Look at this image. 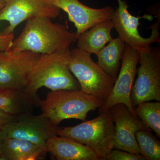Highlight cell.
Listing matches in <instances>:
<instances>
[{"mask_svg": "<svg viewBox=\"0 0 160 160\" xmlns=\"http://www.w3.org/2000/svg\"><path fill=\"white\" fill-rule=\"evenodd\" d=\"M126 49V43L118 37L112 39L108 45L97 55V64L115 81Z\"/></svg>", "mask_w": 160, "mask_h": 160, "instance_id": "obj_17", "label": "cell"}, {"mask_svg": "<svg viewBox=\"0 0 160 160\" xmlns=\"http://www.w3.org/2000/svg\"><path fill=\"white\" fill-rule=\"evenodd\" d=\"M61 10L50 0H6L0 11V22L7 21L9 26L2 32L13 33L21 23L32 18L46 17L54 19L58 17Z\"/></svg>", "mask_w": 160, "mask_h": 160, "instance_id": "obj_11", "label": "cell"}, {"mask_svg": "<svg viewBox=\"0 0 160 160\" xmlns=\"http://www.w3.org/2000/svg\"><path fill=\"white\" fill-rule=\"evenodd\" d=\"M114 29L111 20L96 24L78 37L77 48L96 55L112 39L111 31Z\"/></svg>", "mask_w": 160, "mask_h": 160, "instance_id": "obj_15", "label": "cell"}, {"mask_svg": "<svg viewBox=\"0 0 160 160\" xmlns=\"http://www.w3.org/2000/svg\"><path fill=\"white\" fill-rule=\"evenodd\" d=\"M41 54L30 51H0V89L23 91Z\"/></svg>", "mask_w": 160, "mask_h": 160, "instance_id": "obj_10", "label": "cell"}, {"mask_svg": "<svg viewBox=\"0 0 160 160\" xmlns=\"http://www.w3.org/2000/svg\"><path fill=\"white\" fill-rule=\"evenodd\" d=\"M75 32L46 17L27 20L21 34L13 39L9 51H28L39 54L68 51L77 41Z\"/></svg>", "mask_w": 160, "mask_h": 160, "instance_id": "obj_1", "label": "cell"}, {"mask_svg": "<svg viewBox=\"0 0 160 160\" xmlns=\"http://www.w3.org/2000/svg\"><path fill=\"white\" fill-rule=\"evenodd\" d=\"M35 106L32 100L22 90L0 89V110L18 116L32 113Z\"/></svg>", "mask_w": 160, "mask_h": 160, "instance_id": "obj_18", "label": "cell"}, {"mask_svg": "<svg viewBox=\"0 0 160 160\" xmlns=\"http://www.w3.org/2000/svg\"><path fill=\"white\" fill-rule=\"evenodd\" d=\"M68 66L80 89L103 103L109 97L115 83L112 78L92 59L91 54L78 48L69 50Z\"/></svg>", "mask_w": 160, "mask_h": 160, "instance_id": "obj_5", "label": "cell"}, {"mask_svg": "<svg viewBox=\"0 0 160 160\" xmlns=\"http://www.w3.org/2000/svg\"><path fill=\"white\" fill-rule=\"evenodd\" d=\"M59 128L42 113L39 115L26 113L18 116L2 131L5 138L26 140L47 149L46 142L53 136L58 135Z\"/></svg>", "mask_w": 160, "mask_h": 160, "instance_id": "obj_9", "label": "cell"}, {"mask_svg": "<svg viewBox=\"0 0 160 160\" xmlns=\"http://www.w3.org/2000/svg\"><path fill=\"white\" fill-rule=\"evenodd\" d=\"M114 133V122L109 110L77 126L60 128L58 135L71 138L88 146L99 160H106L113 149Z\"/></svg>", "mask_w": 160, "mask_h": 160, "instance_id": "obj_4", "label": "cell"}, {"mask_svg": "<svg viewBox=\"0 0 160 160\" xmlns=\"http://www.w3.org/2000/svg\"><path fill=\"white\" fill-rule=\"evenodd\" d=\"M5 138L2 130H0V160H6L2 152V146Z\"/></svg>", "mask_w": 160, "mask_h": 160, "instance_id": "obj_24", "label": "cell"}, {"mask_svg": "<svg viewBox=\"0 0 160 160\" xmlns=\"http://www.w3.org/2000/svg\"><path fill=\"white\" fill-rule=\"evenodd\" d=\"M6 0H0V11L2 9L6 4Z\"/></svg>", "mask_w": 160, "mask_h": 160, "instance_id": "obj_25", "label": "cell"}, {"mask_svg": "<svg viewBox=\"0 0 160 160\" xmlns=\"http://www.w3.org/2000/svg\"><path fill=\"white\" fill-rule=\"evenodd\" d=\"M115 126L113 149L140 154L136 133L142 129H150L130 113L127 106L118 104L110 108Z\"/></svg>", "mask_w": 160, "mask_h": 160, "instance_id": "obj_12", "label": "cell"}, {"mask_svg": "<svg viewBox=\"0 0 160 160\" xmlns=\"http://www.w3.org/2000/svg\"><path fill=\"white\" fill-rule=\"evenodd\" d=\"M140 154L145 160H160V142L150 129H142L136 133Z\"/></svg>", "mask_w": 160, "mask_h": 160, "instance_id": "obj_20", "label": "cell"}, {"mask_svg": "<svg viewBox=\"0 0 160 160\" xmlns=\"http://www.w3.org/2000/svg\"><path fill=\"white\" fill-rule=\"evenodd\" d=\"M69 50L41 54L35 63L23 92L35 107H39L41 99L37 92L42 87H46L52 91L80 89L78 82L68 66Z\"/></svg>", "mask_w": 160, "mask_h": 160, "instance_id": "obj_2", "label": "cell"}, {"mask_svg": "<svg viewBox=\"0 0 160 160\" xmlns=\"http://www.w3.org/2000/svg\"><path fill=\"white\" fill-rule=\"evenodd\" d=\"M17 117L0 110V130H3L8 124L16 119Z\"/></svg>", "mask_w": 160, "mask_h": 160, "instance_id": "obj_23", "label": "cell"}, {"mask_svg": "<svg viewBox=\"0 0 160 160\" xmlns=\"http://www.w3.org/2000/svg\"><path fill=\"white\" fill-rule=\"evenodd\" d=\"M46 148L58 160H99L88 146L66 137L53 136L46 142Z\"/></svg>", "mask_w": 160, "mask_h": 160, "instance_id": "obj_14", "label": "cell"}, {"mask_svg": "<svg viewBox=\"0 0 160 160\" xmlns=\"http://www.w3.org/2000/svg\"><path fill=\"white\" fill-rule=\"evenodd\" d=\"M117 1L118 6L114 9L111 20L121 39L138 51L151 46L152 43L160 42V18L156 23L150 27L151 36L149 38H143L138 29L140 25L139 21L144 18L151 20L152 16L146 15L142 17H135L128 11L129 6L126 0Z\"/></svg>", "mask_w": 160, "mask_h": 160, "instance_id": "obj_7", "label": "cell"}, {"mask_svg": "<svg viewBox=\"0 0 160 160\" xmlns=\"http://www.w3.org/2000/svg\"><path fill=\"white\" fill-rule=\"evenodd\" d=\"M13 39V33L7 34L2 32L0 33V51H9L12 46Z\"/></svg>", "mask_w": 160, "mask_h": 160, "instance_id": "obj_22", "label": "cell"}, {"mask_svg": "<svg viewBox=\"0 0 160 160\" xmlns=\"http://www.w3.org/2000/svg\"><path fill=\"white\" fill-rule=\"evenodd\" d=\"M106 160H145L140 154H134L127 151L115 149L111 150L106 158Z\"/></svg>", "mask_w": 160, "mask_h": 160, "instance_id": "obj_21", "label": "cell"}, {"mask_svg": "<svg viewBox=\"0 0 160 160\" xmlns=\"http://www.w3.org/2000/svg\"><path fill=\"white\" fill-rule=\"evenodd\" d=\"M52 3L68 14L70 22L76 28L78 37L100 22L111 20L114 9L110 6L100 9L91 8L79 0H50Z\"/></svg>", "mask_w": 160, "mask_h": 160, "instance_id": "obj_13", "label": "cell"}, {"mask_svg": "<svg viewBox=\"0 0 160 160\" xmlns=\"http://www.w3.org/2000/svg\"><path fill=\"white\" fill-rule=\"evenodd\" d=\"M134 108L137 117L139 118L146 128L151 129L160 138V102H145Z\"/></svg>", "mask_w": 160, "mask_h": 160, "instance_id": "obj_19", "label": "cell"}, {"mask_svg": "<svg viewBox=\"0 0 160 160\" xmlns=\"http://www.w3.org/2000/svg\"><path fill=\"white\" fill-rule=\"evenodd\" d=\"M139 52L128 44L122 58V65L111 93L100 107L99 113L107 112L112 106L123 104L127 106L130 113L137 117L131 102V92L137 71Z\"/></svg>", "mask_w": 160, "mask_h": 160, "instance_id": "obj_8", "label": "cell"}, {"mask_svg": "<svg viewBox=\"0 0 160 160\" xmlns=\"http://www.w3.org/2000/svg\"><path fill=\"white\" fill-rule=\"evenodd\" d=\"M102 102L81 89H59L41 99L42 113L58 126L63 120L75 119L85 121L89 112L99 108Z\"/></svg>", "mask_w": 160, "mask_h": 160, "instance_id": "obj_3", "label": "cell"}, {"mask_svg": "<svg viewBox=\"0 0 160 160\" xmlns=\"http://www.w3.org/2000/svg\"><path fill=\"white\" fill-rule=\"evenodd\" d=\"M47 149L26 140L6 138L3 142L2 152L6 160L44 159Z\"/></svg>", "mask_w": 160, "mask_h": 160, "instance_id": "obj_16", "label": "cell"}, {"mask_svg": "<svg viewBox=\"0 0 160 160\" xmlns=\"http://www.w3.org/2000/svg\"><path fill=\"white\" fill-rule=\"evenodd\" d=\"M139 52L140 66L131 92L133 107L143 102L160 101V48L150 46Z\"/></svg>", "mask_w": 160, "mask_h": 160, "instance_id": "obj_6", "label": "cell"}]
</instances>
